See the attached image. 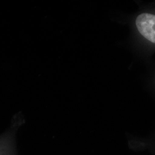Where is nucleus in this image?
<instances>
[{
    "instance_id": "obj_1",
    "label": "nucleus",
    "mask_w": 155,
    "mask_h": 155,
    "mask_svg": "<svg viewBox=\"0 0 155 155\" xmlns=\"http://www.w3.org/2000/svg\"><path fill=\"white\" fill-rule=\"evenodd\" d=\"M136 25L140 33L155 44V15L143 13L137 17Z\"/></svg>"
}]
</instances>
